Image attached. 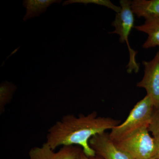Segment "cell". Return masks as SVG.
<instances>
[{"mask_svg":"<svg viewBox=\"0 0 159 159\" xmlns=\"http://www.w3.org/2000/svg\"><path fill=\"white\" fill-rule=\"evenodd\" d=\"M74 3H82L84 5L89 4H94L105 6L107 8L112 9L115 12L118 13L121 11V7L114 5L109 0H67L65 1L62 3V6H67L69 4H74Z\"/></svg>","mask_w":159,"mask_h":159,"instance_id":"12","label":"cell"},{"mask_svg":"<svg viewBox=\"0 0 159 159\" xmlns=\"http://www.w3.org/2000/svg\"><path fill=\"white\" fill-rule=\"evenodd\" d=\"M149 132L148 128L143 129L123 140L114 142L132 159L152 158L156 152L155 142Z\"/></svg>","mask_w":159,"mask_h":159,"instance_id":"4","label":"cell"},{"mask_svg":"<svg viewBox=\"0 0 159 159\" xmlns=\"http://www.w3.org/2000/svg\"><path fill=\"white\" fill-rule=\"evenodd\" d=\"M131 8L138 17H159V0H134Z\"/></svg>","mask_w":159,"mask_h":159,"instance_id":"9","label":"cell"},{"mask_svg":"<svg viewBox=\"0 0 159 159\" xmlns=\"http://www.w3.org/2000/svg\"><path fill=\"white\" fill-rule=\"evenodd\" d=\"M82 148L77 145H64L54 152L46 143L41 147H34L29 152V159H76Z\"/></svg>","mask_w":159,"mask_h":159,"instance_id":"7","label":"cell"},{"mask_svg":"<svg viewBox=\"0 0 159 159\" xmlns=\"http://www.w3.org/2000/svg\"><path fill=\"white\" fill-rule=\"evenodd\" d=\"M17 89L16 86L12 82L6 81L0 85V112L2 114L5 107L11 102L13 94Z\"/></svg>","mask_w":159,"mask_h":159,"instance_id":"11","label":"cell"},{"mask_svg":"<svg viewBox=\"0 0 159 159\" xmlns=\"http://www.w3.org/2000/svg\"><path fill=\"white\" fill-rule=\"evenodd\" d=\"M154 109L151 99L146 95L134 106L124 122L111 129V139L119 142L143 129H148Z\"/></svg>","mask_w":159,"mask_h":159,"instance_id":"2","label":"cell"},{"mask_svg":"<svg viewBox=\"0 0 159 159\" xmlns=\"http://www.w3.org/2000/svg\"><path fill=\"white\" fill-rule=\"evenodd\" d=\"M121 11L117 13L116 18L111 25L115 28L111 34H116L119 36V41L126 43L129 53V61L127 66V72L129 74L133 72L138 73L140 69L139 65L137 62L136 56L137 52L132 48L129 43V36L134 27V16L131 8L132 1L129 0L120 1Z\"/></svg>","mask_w":159,"mask_h":159,"instance_id":"3","label":"cell"},{"mask_svg":"<svg viewBox=\"0 0 159 159\" xmlns=\"http://www.w3.org/2000/svg\"><path fill=\"white\" fill-rule=\"evenodd\" d=\"M155 159V158H150V159Z\"/></svg>","mask_w":159,"mask_h":159,"instance_id":"16","label":"cell"},{"mask_svg":"<svg viewBox=\"0 0 159 159\" xmlns=\"http://www.w3.org/2000/svg\"><path fill=\"white\" fill-rule=\"evenodd\" d=\"M89 143L96 154L102 159H132L117 147L106 132L92 137Z\"/></svg>","mask_w":159,"mask_h":159,"instance_id":"6","label":"cell"},{"mask_svg":"<svg viewBox=\"0 0 159 159\" xmlns=\"http://www.w3.org/2000/svg\"><path fill=\"white\" fill-rule=\"evenodd\" d=\"M151 133L154 139L156 145V152L154 158L159 159V131H153Z\"/></svg>","mask_w":159,"mask_h":159,"instance_id":"14","label":"cell"},{"mask_svg":"<svg viewBox=\"0 0 159 159\" xmlns=\"http://www.w3.org/2000/svg\"><path fill=\"white\" fill-rule=\"evenodd\" d=\"M61 0H24L23 6L26 9L24 21L36 16H39L45 12L48 7L54 3H60Z\"/></svg>","mask_w":159,"mask_h":159,"instance_id":"10","label":"cell"},{"mask_svg":"<svg viewBox=\"0 0 159 159\" xmlns=\"http://www.w3.org/2000/svg\"><path fill=\"white\" fill-rule=\"evenodd\" d=\"M144 74L137 86L145 89L155 109L159 108V50L149 61H143Z\"/></svg>","mask_w":159,"mask_h":159,"instance_id":"5","label":"cell"},{"mask_svg":"<svg viewBox=\"0 0 159 159\" xmlns=\"http://www.w3.org/2000/svg\"><path fill=\"white\" fill-rule=\"evenodd\" d=\"M121 121L111 117L98 116L93 111L87 115H66L48 130L45 142L53 150L64 145H77L89 157L96 155L89 145L90 139L97 134L112 129Z\"/></svg>","mask_w":159,"mask_h":159,"instance_id":"1","label":"cell"},{"mask_svg":"<svg viewBox=\"0 0 159 159\" xmlns=\"http://www.w3.org/2000/svg\"><path fill=\"white\" fill-rule=\"evenodd\" d=\"M145 20L144 24L135 27L137 31L148 35L142 47L145 49L159 47V17H150Z\"/></svg>","mask_w":159,"mask_h":159,"instance_id":"8","label":"cell"},{"mask_svg":"<svg viewBox=\"0 0 159 159\" xmlns=\"http://www.w3.org/2000/svg\"><path fill=\"white\" fill-rule=\"evenodd\" d=\"M76 159H102V158L96 155L94 157H89L87 156L84 152L83 151V150L79 154V155L77 157Z\"/></svg>","mask_w":159,"mask_h":159,"instance_id":"15","label":"cell"},{"mask_svg":"<svg viewBox=\"0 0 159 159\" xmlns=\"http://www.w3.org/2000/svg\"><path fill=\"white\" fill-rule=\"evenodd\" d=\"M148 130L151 132L153 131H159V108L154 109Z\"/></svg>","mask_w":159,"mask_h":159,"instance_id":"13","label":"cell"}]
</instances>
